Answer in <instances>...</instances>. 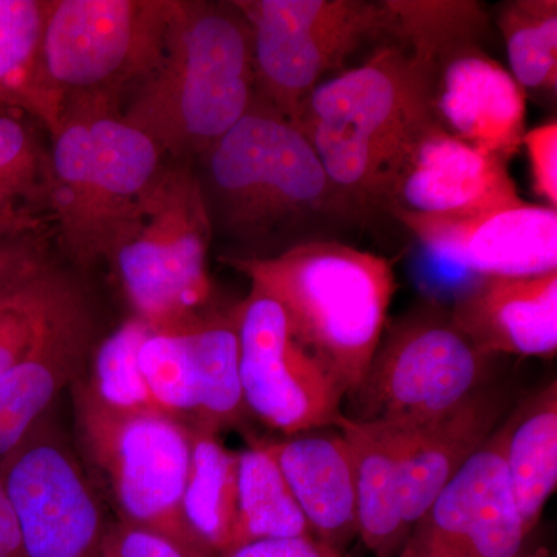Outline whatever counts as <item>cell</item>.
<instances>
[{
  "label": "cell",
  "mask_w": 557,
  "mask_h": 557,
  "mask_svg": "<svg viewBox=\"0 0 557 557\" xmlns=\"http://www.w3.org/2000/svg\"><path fill=\"white\" fill-rule=\"evenodd\" d=\"M306 536H313L309 522L263 442L237 453L236 522L228 549L251 542Z\"/></svg>",
  "instance_id": "26"
},
{
  "label": "cell",
  "mask_w": 557,
  "mask_h": 557,
  "mask_svg": "<svg viewBox=\"0 0 557 557\" xmlns=\"http://www.w3.org/2000/svg\"><path fill=\"white\" fill-rule=\"evenodd\" d=\"M508 161L461 141L432 119L399 153L380 208L410 214H460L522 200Z\"/></svg>",
  "instance_id": "14"
},
{
  "label": "cell",
  "mask_w": 557,
  "mask_h": 557,
  "mask_svg": "<svg viewBox=\"0 0 557 557\" xmlns=\"http://www.w3.org/2000/svg\"><path fill=\"white\" fill-rule=\"evenodd\" d=\"M69 282L49 262L0 292V375L30 351Z\"/></svg>",
  "instance_id": "32"
},
{
  "label": "cell",
  "mask_w": 557,
  "mask_h": 557,
  "mask_svg": "<svg viewBox=\"0 0 557 557\" xmlns=\"http://www.w3.org/2000/svg\"><path fill=\"white\" fill-rule=\"evenodd\" d=\"M454 325L494 358H553L557 351V270L478 276L449 307Z\"/></svg>",
  "instance_id": "18"
},
{
  "label": "cell",
  "mask_w": 557,
  "mask_h": 557,
  "mask_svg": "<svg viewBox=\"0 0 557 557\" xmlns=\"http://www.w3.org/2000/svg\"><path fill=\"white\" fill-rule=\"evenodd\" d=\"M182 508L190 531L212 555L230 548L237 509V453L226 448L212 429L190 426Z\"/></svg>",
  "instance_id": "24"
},
{
  "label": "cell",
  "mask_w": 557,
  "mask_h": 557,
  "mask_svg": "<svg viewBox=\"0 0 557 557\" xmlns=\"http://www.w3.org/2000/svg\"><path fill=\"white\" fill-rule=\"evenodd\" d=\"M319 541L344 549L358 536L357 487L350 449L341 432L318 431L263 442Z\"/></svg>",
  "instance_id": "20"
},
{
  "label": "cell",
  "mask_w": 557,
  "mask_h": 557,
  "mask_svg": "<svg viewBox=\"0 0 557 557\" xmlns=\"http://www.w3.org/2000/svg\"><path fill=\"white\" fill-rule=\"evenodd\" d=\"M22 557H102L109 523L75 449L46 413L0 461Z\"/></svg>",
  "instance_id": "11"
},
{
  "label": "cell",
  "mask_w": 557,
  "mask_h": 557,
  "mask_svg": "<svg viewBox=\"0 0 557 557\" xmlns=\"http://www.w3.org/2000/svg\"><path fill=\"white\" fill-rule=\"evenodd\" d=\"M421 65L432 116L443 129L505 161L519 152L527 91L480 42L458 44Z\"/></svg>",
  "instance_id": "16"
},
{
  "label": "cell",
  "mask_w": 557,
  "mask_h": 557,
  "mask_svg": "<svg viewBox=\"0 0 557 557\" xmlns=\"http://www.w3.org/2000/svg\"><path fill=\"white\" fill-rule=\"evenodd\" d=\"M428 76L398 44L319 84L295 126L355 214L379 209L395 161L428 121Z\"/></svg>",
  "instance_id": "3"
},
{
  "label": "cell",
  "mask_w": 557,
  "mask_h": 557,
  "mask_svg": "<svg viewBox=\"0 0 557 557\" xmlns=\"http://www.w3.org/2000/svg\"><path fill=\"white\" fill-rule=\"evenodd\" d=\"M35 123L0 104V219L46 222L49 214L50 152Z\"/></svg>",
  "instance_id": "27"
},
{
  "label": "cell",
  "mask_w": 557,
  "mask_h": 557,
  "mask_svg": "<svg viewBox=\"0 0 557 557\" xmlns=\"http://www.w3.org/2000/svg\"><path fill=\"white\" fill-rule=\"evenodd\" d=\"M505 409V392L487 384L446 416L423 426L401 428L403 505L410 530L493 435Z\"/></svg>",
  "instance_id": "19"
},
{
  "label": "cell",
  "mask_w": 557,
  "mask_h": 557,
  "mask_svg": "<svg viewBox=\"0 0 557 557\" xmlns=\"http://www.w3.org/2000/svg\"><path fill=\"white\" fill-rule=\"evenodd\" d=\"M196 369L199 409L193 426L220 432L248 416L242 394L236 307L208 310L188 327Z\"/></svg>",
  "instance_id": "25"
},
{
  "label": "cell",
  "mask_w": 557,
  "mask_h": 557,
  "mask_svg": "<svg viewBox=\"0 0 557 557\" xmlns=\"http://www.w3.org/2000/svg\"><path fill=\"white\" fill-rule=\"evenodd\" d=\"M522 146L527 149L530 164L531 186L534 194L547 203L557 207V121L549 120L534 129L525 132Z\"/></svg>",
  "instance_id": "34"
},
{
  "label": "cell",
  "mask_w": 557,
  "mask_h": 557,
  "mask_svg": "<svg viewBox=\"0 0 557 557\" xmlns=\"http://www.w3.org/2000/svg\"><path fill=\"white\" fill-rule=\"evenodd\" d=\"M138 359L157 408L193 426L199 409V391L188 329L182 332L150 329L139 347Z\"/></svg>",
  "instance_id": "31"
},
{
  "label": "cell",
  "mask_w": 557,
  "mask_h": 557,
  "mask_svg": "<svg viewBox=\"0 0 557 557\" xmlns=\"http://www.w3.org/2000/svg\"><path fill=\"white\" fill-rule=\"evenodd\" d=\"M172 10L174 0H47L40 54L62 113L115 110L159 65Z\"/></svg>",
  "instance_id": "8"
},
{
  "label": "cell",
  "mask_w": 557,
  "mask_h": 557,
  "mask_svg": "<svg viewBox=\"0 0 557 557\" xmlns=\"http://www.w3.org/2000/svg\"><path fill=\"white\" fill-rule=\"evenodd\" d=\"M102 557H196L172 539L131 525V523H109L102 541Z\"/></svg>",
  "instance_id": "35"
},
{
  "label": "cell",
  "mask_w": 557,
  "mask_h": 557,
  "mask_svg": "<svg viewBox=\"0 0 557 557\" xmlns=\"http://www.w3.org/2000/svg\"><path fill=\"white\" fill-rule=\"evenodd\" d=\"M509 72L523 90L556 95L557 2L511 0L498 9Z\"/></svg>",
  "instance_id": "29"
},
{
  "label": "cell",
  "mask_w": 557,
  "mask_h": 557,
  "mask_svg": "<svg viewBox=\"0 0 557 557\" xmlns=\"http://www.w3.org/2000/svg\"><path fill=\"white\" fill-rule=\"evenodd\" d=\"M284 309L296 338L350 397L387 325L397 282L383 256L343 242H304L270 256L223 259Z\"/></svg>",
  "instance_id": "2"
},
{
  "label": "cell",
  "mask_w": 557,
  "mask_h": 557,
  "mask_svg": "<svg viewBox=\"0 0 557 557\" xmlns=\"http://www.w3.org/2000/svg\"><path fill=\"white\" fill-rule=\"evenodd\" d=\"M91 335L89 310L69 282L30 351L0 375V461L50 412L62 388L79 379Z\"/></svg>",
  "instance_id": "17"
},
{
  "label": "cell",
  "mask_w": 557,
  "mask_h": 557,
  "mask_svg": "<svg viewBox=\"0 0 557 557\" xmlns=\"http://www.w3.org/2000/svg\"><path fill=\"white\" fill-rule=\"evenodd\" d=\"M44 230H0V292L49 263Z\"/></svg>",
  "instance_id": "33"
},
{
  "label": "cell",
  "mask_w": 557,
  "mask_h": 557,
  "mask_svg": "<svg viewBox=\"0 0 557 557\" xmlns=\"http://www.w3.org/2000/svg\"><path fill=\"white\" fill-rule=\"evenodd\" d=\"M218 557H351L313 536L258 541L226 549Z\"/></svg>",
  "instance_id": "36"
},
{
  "label": "cell",
  "mask_w": 557,
  "mask_h": 557,
  "mask_svg": "<svg viewBox=\"0 0 557 557\" xmlns=\"http://www.w3.org/2000/svg\"><path fill=\"white\" fill-rule=\"evenodd\" d=\"M251 33L234 2H182L123 120L172 157H203L258 102Z\"/></svg>",
  "instance_id": "1"
},
{
  "label": "cell",
  "mask_w": 557,
  "mask_h": 557,
  "mask_svg": "<svg viewBox=\"0 0 557 557\" xmlns=\"http://www.w3.org/2000/svg\"><path fill=\"white\" fill-rule=\"evenodd\" d=\"M386 35L426 64L442 51L465 42L482 44L490 16L474 0H384Z\"/></svg>",
  "instance_id": "28"
},
{
  "label": "cell",
  "mask_w": 557,
  "mask_h": 557,
  "mask_svg": "<svg viewBox=\"0 0 557 557\" xmlns=\"http://www.w3.org/2000/svg\"><path fill=\"white\" fill-rule=\"evenodd\" d=\"M149 332L145 321L132 317L95 348L86 384L108 408L120 412H161L139 368V347Z\"/></svg>",
  "instance_id": "30"
},
{
  "label": "cell",
  "mask_w": 557,
  "mask_h": 557,
  "mask_svg": "<svg viewBox=\"0 0 557 557\" xmlns=\"http://www.w3.org/2000/svg\"><path fill=\"white\" fill-rule=\"evenodd\" d=\"M72 395L81 445L104 475L120 522L163 534L193 556L215 557L183 516L189 424L163 412L110 409L81 376L72 384Z\"/></svg>",
  "instance_id": "7"
},
{
  "label": "cell",
  "mask_w": 557,
  "mask_h": 557,
  "mask_svg": "<svg viewBox=\"0 0 557 557\" xmlns=\"http://www.w3.org/2000/svg\"><path fill=\"white\" fill-rule=\"evenodd\" d=\"M355 469L358 536L376 557H397L410 533L403 505V431L339 418Z\"/></svg>",
  "instance_id": "21"
},
{
  "label": "cell",
  "mask_w": 557,
  "mask_h": 557,
  "mask_svg": "<svg viewBox=\"0 0 557 557\" xmlns=\"http://www.w3.org/2000/svg\"><path fill=\"white\" fill-rule=\"evenodd\" d=\"M502 424L413 523L397 557L518 556L528 531L509 490Z\"/></svg>",
  "instance_id": "13"
},
{
  "label": "cell",
  "mask_w": 557,
  "mask_h": 557,
  "mask_svg": "<svg viewBox=\"0 0 557 557\" xmlns=\"http://www.w3.org/2000/svg\"><path fill=\"white\" fill-rule=\"evenodd\" d=\"M251 33L256 91L295 124L330 70L366 40L386 35L383 2L236 0Z\"/></svg>",
  "instance_id": "10"
},
{
  "label": "cell",
  "mask_w": 557,
  "mask_h": 557,
  "mask_svg": "<svg viewBox=\"0 0 557 557\" xmlns=\"http://www.w3.org/2000/svg\"><path fill=\"white\" fill-rule=\"evenodd\" d=\"M46 222H20V220L0 219V230H42Z\"/></svg>",
  "instance_id": "38"
},
{
  "label": "cell",
  "mask_w": 557,
  "mask_h": 557,
  "mask_svg": "<svg viewBox=\"0 0 557 557\" xmlns=\"http://www.w3.org/2000/svg\"><path fill=\"white\" fill-rule=\"evenodd\" d=\"M201 159L211 220L237 239L256 244L299 226L357 215L306 135L260 100Z\"/></svg>",
  "instance_id": "4"
},
{
  "label": "cell",
  "mask_w": 557,
  "mask_h": 557,
  "mask_svg": "<svg viewBox=\"0 0 557 557\" xmlns=\"http://www.w3.org/2000/svg\"><path fill=\"white\" fill-rule=\"evenodd\" d=\"M512 557H519V556H512Z\"/></svg>",
  "instance_id": "39"
},
{
  "label": "cell",
  "mask_w": 557,
  "mask_h": 557,
  "mask_svg": "<svg viewBox=\"0 0 557 557\" xmlns=\"http://www.w3.org/2000/svg\"><path fill=\"white\" fill-rule=\"evenodd\" d=\"M236 324L248 416L287 437L336 426L346 391L296 338L276 300L251 287L236 306Z\"/></svg>",
  "instance_id": "12"
},
{
  "label": "cell",
  "mask_w": 557,
  "mask_h": 557,
  "mask_svg": "<svg viewBox=\"0 0 557 557\" xmlns=\"http://www.w3.org/2000/svg\"><path fill=\"white\" fill-rule=\"evenodd\" d=\"M491 357L454 325L449 307L418 304L387 322L364 379L350 395L351 420L423 426L487 386Z\"/></svg>",
  "instance_id": "9"
},
{
  "label": "cell",
  "mask_w": 557,
  "mask_h": 557,
  "mask_svg": "<svg viewBox=\"0 0 557 557\" xmlns=\"http://www.w3.org/2000/svg\"><path fill=\"white\" fill-rule=\"evenodd\" d=\"M46 11L47 0H0V104L20 110L54 135L64 113L44 76Z\"/></svg>",
  "instance_id": "23"
},
{
  "label": "cell",
  "mask_w": 557,
  "mask_h": 557,
  "mask_svg": "<svg viewBox=\"0 0 557 557\" xmlns=\"http://www.w3.org/2000/svg\"><path fill=\"white\" fill-rule=\"evenodd\" d=\"M395 219L429 251L478 276H522L557 270V211L518 203L460 212Z\"/></svg>",
  "instance_id": "15"
},
{
  "label": "cell",
  "mask_w": 557,
  "mask_h": 557,
  "mask_svg": "<svg viewBox=\"0 0 557 557\" xmlns=\"http://www.w3.org/2000/svg\"><path fill=\"white\" fill-rule=\"evenodd\" d=\"M505 468L528 534L557 486V383L523 401L504 423Z\"/></svg>",
  "instance_id": "22"
},
{
  "label": "cell",
  "mask_w": 557,
  "mask_h": 557,
  "mask_svg": "<svg viewBox=\"0 0 557 557\" xmlns=\"http://www.w3.org/2000/svg\"><path fill=\"white\" fill-rule=\"evenodd\" d=\"M49 215L83 267L108 259L121 228L163 170L159 146L116 110H69L51 135Z\"/></svg>",
  "instance_id": "5"
},
{
  "label": "cell",
  "mask_w": 557,
  "mask_h": 557,
  "mask_svg": "<svg viewBox=\"0 0 557 557\" xmlns=\"http://www.w3.org/2000/svg\"><path fill=\"white\" fill-rule=\"evenodd\" d=\"M212 228L200 180L188 168L163 166L106 259L150 329L182 332L209 310Z\"/></svg>",
  "instance_id": "6"
},
{
  "label": "cell",
  "mask_w": 557,
  "mask_h": 557,
  "mask_svg": "<svg viewBox=\"0 0 557 557\" xmlns=\"http://www.w3.org/2000/svg\"><path fill=\"white\" fill-rule=\"evenodd\" d=\"M0 557H22L20 528L2 482H0Z\"/></svg>",
  "instance_id": "37"
}]
</instances>
